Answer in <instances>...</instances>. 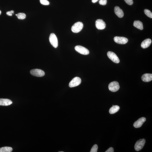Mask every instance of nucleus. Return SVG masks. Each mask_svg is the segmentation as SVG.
<instances>
[{"label": "nucleus", "instance_id": "obj_31", "mask_svg": "<svg viewBox=\"0 0 152 152\" xmlns=\"http://www.w3.org/2000/svg\"><path fill=\"white\" fill-rule=\"evenodd\" d=\"M16 16H17V14H16Z\"/></svg>", "mask_w": 152, "mask_h": 152}, {"label": "nucleus", "instance_id": "obj_5", "mask_svg": "<svg viewBox=\"0 0 152 152\" xmlns=\"http://www.w3.org/2000/svg\"><path fill=\"white\" fill-rule=\"evenodd\" d=\"M30 73L33 76L37 77H42L45 75L44 71L38 69H32L30 71Z\"/></svg>", "mask_w": 152, "mask_h": 152}, {"label": "nucleus", "instance_id": "obj_24", "mask_svg": "<svg viewBox=\"0 0 152 152\" xmlns=\"http://www.w3.org/2000/svg\"><path fill=\"white\" fill-rule=\"evenodd\" d=\"M124 1L128 5H132L133 4V0H124Z\"/></svg>", "mask_w": 152, "mask_h": 152}, {"label": "nucleus", "instance_id": "obj_15", "mask_svg": "<svg viewBox=\"0 0 152 152\" xmlns=\"http://www.w3.org/2000/svg\"><path fill=\"white\" fill-rule=\"evenodd\" d=\"M151 43L152 40L150 39H146L142 42L141 44V47L143 49L147 48L149 47Z\"/></svg>", "mask_w": 152, "mask_h": 152}, {"label": "nucleus", "instance_id": "obj_10", "mask_svg": "<svg viewBox=\"0 0 152 152\" xmlns=\"http://www.w3.org/2000/svg\"><path fill=\"white\" fill-rule=\"evenodd\" d=\"M114 40L115 43L120 44H125L128 41V39L123 37H115L114 38Z\"/></svg>", "mask_w": 152, "mask_h": 152}, {"label": "nucleus", "instance_id": "obj_23", "mask_svg": "<svg viewBox=\"0 0 152 152\" xmlns=\"http://www.w3.org/2000/svg\"><path fill=\"white\" fill-rule=\"evenodd\" d=\"M107 3V0H100L99 1V4L103 5H106Z\"/></svg>", "mask_w": 152, "mask_h": 152}, {"label": "nucleus", "instance_id": "obj_29", "mask_svg": "<svg viewBox=\"0 0 152 152\" xmlns=\"http://www.w3.org/2000/svg\"><path fill=\"white\" fill-rule=\"evenodd\" d=\"M1 11H0V14H1Z\"/></svg>", "mask_w": 152, "mask_h": 152}, {"label": "nucleus", "instance_id": "obj_16", "mask_svg": "<svg viewBox=\"0 0 152 152\" xmlns=\"http://www.w3.org/2000/svg\"><path fill=\"white\" fill-rule=\"evenodd\" d=\"M134 26L140 30L143 29V23L141 21L137 20L134 21L133 24Z\"/></svg>", "mask_w": 152, "mask_h": 152}, {"label": "nucleus", "instance_id": "obj_6", "mask_svg": "<svg viewBox=\"0 0 152 152\" xmlns=\"http://www.w3.org/2000/svg\"><path fill=\"white\" fill-rule=\"evenodd\" d=\"M107 55L109 58L115 63H119V58L115 53L111 51H108L107 53Z\"/></svg>", "mask_w": 152, "mask_h": 152}, {"label": "nucleus", "instance_id": "obj_18", "mask_svg": "<svg viewBox=\"0 0 152 152\" xmlns=\"http://www.w3.org/2000/svg\"><path fill=\"white\" fill-rule=\"evenodd\" d=\"M12 150V148L10 147H5L0 148V152H11Z\"/></svg>", "mask_w": 152, "mask_h": 152}, {"label": "nucleus", "instance_id": "obj_17", "mask_svg": "<svg viewBox=\"0 0 152 152\" xmlns=\"http://www.w3.org/2000/svg\"><path fill=\"white\" fill-rule=\"evenodd\" d=\"M120 107L118 105L113 106L110 108L109 112L111 114H113L118 112L119 110Z\"/></svg>", "mask_w": 152, "mask_h": 152}, {"label": "nucleus", "instance_id": "obj_14", "mask_svg": "<svg viewBox=\"0 0 152 152\" xmlns=\"http://www.w3.org/2000/svg\"><path fill=\"white\" fill-rule=\"evenodd\" d=\"M12 103V101L9 99H0V105L3 106H7L11 105Z\"/></svg>", "mask_w": 152, "mask_h": 152}, {"label": "nucleus", "instance_id": "obj_21", "mask_svg": "<svg viewBox=\"0 0 152 152\" xmlns=\"http://www.w3.org/2000/svg\"><path fill=\"white\" fill-rule=\"evenodd\" d=\"M98 148V147L97 145L96 144L94 145L91 148L90 152H97Z\"/></svg>", "mask_w": 152, "mask_h": 152}, {"label": "nucleus", "instance_id": "obj_11", "mask_svg": "<svg viewBox=\"0 0 152 152\" xmlns=\"http://www.w3.org/2000/svg\"><path fill=\"white\" fill-rule=\"evenodd\" d=\"M146 118L144 117H142L134 122L133 124V126L135 128H140L146 121Z\"/></svg>", "mask_w": 152, "mask_h": 152}, {"label": "nucleus", "instance_id": "obj_19", "mask_svg": "<svg viewBox=\"0 0 152 152\" xmlns=\"http://www.w3.org/2000/svg\"><path fill=\"white\" fill-rule=\"evenodd\" d=\"M17 17L19 19H24L26 18V14L23 13H19L17 14Z\"/></svg>", "mask_w": 152, "mask_h": 152}, {"label": "nucleus", "instance_id": "obj_26", "mask_svg": "<svg viewBox=\"0 0 152 152\" xmlns=\"http://www.w3.org/2000/svg\"><path fill=\"white\" fill-rule=\"evenodd\" d=\"M6 14L7 15L9 16H12V13L10 11H8L6 13Z\"/></svg>", "mask_w": 152, "mask_h": 152}, {"label": "nucleus", "instance_id": "obj_20", "mask_svg": "<svg viewBox=\"0 0 152 152\" xmlns=\"http://www.w3.org/2000/svg\"><path fill=\"white\" fill-rule=\"evenodd\" d=\"M144 12L145 14L149 18H152V13L149 10L145 9L144 10Z\"/></svg>", "mask_w": 152, "mask_h": 152}, {"label": "nucleus", "instance_id": "obj_8", "mask_svg": "<svg viewBox=\"0 0 152 152\" xmlns=\"http://www.w3.org/2000/svg\"><path fill=\"white\" fill-rule=\"evenodd\" d=\"M81 82L82 80L80 78L75 77L70 81L69 83V86L70 88L75 87L80 85Z\"/></svg>", "mask_w": 152, "mask_h": 152}, {"label": "nucleus", "instance_id": "obj_12", "mask_svg": "<svg viewBox=\"0 0 152 152\" xmlns=\"http://www.w3.org/2000/svg\"><path fill=\"white\" fill-rule=\"evenodd\" d=\"M114 10L115 14L119 18H122L124 16L123 12L119 7L115 6L114 8Z\"/></svg>", "mask_w": 152, "mask_h": 152}, {"label": "nucleus", "instance_id": "obj_28", "mask_svg": "<svg viewBox=\"0 0 152 152\" xmlns=\"http://www.w3.org/2000/svg\"><path fill=\"white\" fill-rule=\"evenodd\" d=\"M10 11L12 13L14 14V11H13V10H12V11Z\"/></svg>", "mask_w": 152, "mask_h": 152}, {"label": "nucleus", "instance_id": "obj_4", "mask_svg": "<svg viewBox=\"0 0 152 152\" xmlns=\"http://www.w3.org/2000/svg\"><path fill=\"white\" fill-rule=\"evenodd\" d=\"M49 40L51 44L55 48H57L58 46V41L56 36L54 33H51L50 35Z\"/></svg>", "mask_w": 152, "mask_h": 152}, {"label": "nucleus", "instance_id": "obj_3", "mask_svg": "<svg viewBox=\"0 0 152 152\" xmlns=\"http://www.w3.org/2000/svg\"><path fill=\"white\" fill-rule=\"evenodd\" d=\"M108 87L110 91L113 92H115L119 89L120 86L118 82L114 81L110 83Z\"/></svg>", "mask_w": 152, "mask_h": 152}, {"label": "nucleus", "instance_id": "obj_2", "mask_svg": "<svg viewBox=\"0 0 152 152\" xmlns=\"http://www.w3.org/2000/svg\"><path fill=\"white\" fill-rule=\"evenodd\" d=\"M146 143L145 139H141L136 142L134 146L135 149L138 151L141 150L144 147Z\"/></svg>", "mask_w": 152, "mask_h": 152}, {"label": "nucleus", "instance_id": "obj_30", "mask_svg": "<svg viewBox=\"0 0 152 152\" xmlns=\"http://www.w3.org/2000/svg\"><path fill=\"white\" fill-rule=\"evenodd\" d=\"M63 152V151H62V152L61 151H60V152Z\"/></svg>", "mask_w": 152, "mask_h": 152}, {"label": "nucleus", "instance_id": "obj_1", "mask_svg": "<svg viewBox=\"0 0 152 152\" xmlns=\"http://www.w3.org/2000/svg\"><path fill=\"white\" fill-rule=\"evenodd\" d=\"M83 23L81 22H78L75 23L72 26L71 30L73 32L75 33H77L80 32L83 29Z\"/></svg>", "mask_w": 152, "mask_h": 152}, {"label": "nucleus", "instance_id": "obj_13", "mask_svg": "<svg viewBox=\"0 0 152 152\" xmlns=\"http://www.w3.org/2000/svg\"><path fill=\"white\" fill-rule=\"evenodd\" d=\"M142 80L145 82H150L152 80V74H145L141 77Z\"/></svg>", "mask_w": 152, "mask_h": 152}, {"label": "nucleus", "instance_id": "obj_22", "mask_svg": "<svg viewBox=\"0 0 152 152\" xmlns=\"http://www.w3.org/2000/svg\"><path fill=\"white\" fill-rule=\"evenodd\" d=\"M41 3L44 5H48L49 4V2L47 0H40Z\"/></svg>", "mask_w": 152, "mask_h": 152}, {"label": "nucleus", "instance_id": "obj_7", "mask_svg": "<svg viewBox=\"0 0 152 152\" xmlns=\"http://www.w3.org/2000/svg\"><path fill=\"white\" fill-rule=\"evenodd\" d=\"M75 50L81 54L87 55L89 53V50L85 47L80 45H77L75 47Z\"/></svg>", "mask_w": 152, "mask_h": 152}, {"label": "nucleus", "instance_id": "obj_27", "mask_svg": "<svg viewBox=\"0 0 152 152\" xmlns=\"http://www.w3.org/2000/svg\"><path fill=\"white\" fill-rule=\"evenodd\" d=\"M98 0H92V2L93 3H95Z\"/></svg>", "mask_w": 152, "mask_h": 152}, {"label": "nucleus", "instance_id": "obj_9", "mask_svg": "<svg viewBox=\"0 0 152 152\" xmlns=\"http://www.w3.org/2000/svg\"><path fill=\"white\" fill-rule=\"evenodd\" d=\"M95 26L99 30L104 29L106 27V24L102 19H99L96 20L95 22Z\"/></svg>", "mask_w": 152, "mask_h": 152}, {"label": "nucleus", "instance_id": "obj_25", "mask_svg": "<svg viewBox=\"0 0 152 152\" xmlns=\"http://www.w3.org/2000/svg\"><path fill=\"white\" fill-rule=\"evenodd\" d=\"M114 148L112 147H110L107 150L105 151V152H114Z\"/></svg>", "mask_w": 152, "mask_h": 152}]
</instances>
